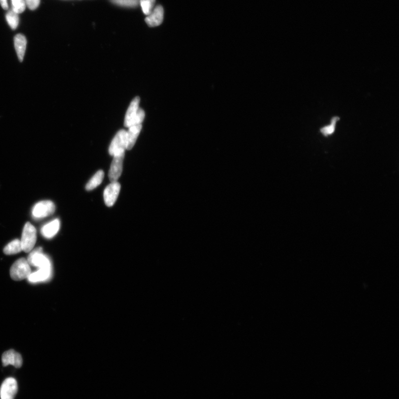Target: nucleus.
I'll return each mask as SVG.
<instances>
[{"label": "nucleus", "instance_id": "9", "mask_svg": "<svg viewBox=\"0 0 399 399\" xmlns=\"http://www.w3.org/2000/svg\"><path fill=\"white\" fill-rule=\"evenodd\" d=\"M140 98L135 97L130 103L128 110H127L125 119L124 125L129 128L131 125H135L136 118L138 115L139 109Z\"/></svg>", "mask_w": 399, "mask_h": 399}, {"label": "nucleus", "instance_id": "1", "mask_svg": "<svg viewBox=\"0 0 399 399\" xmlns=\"http://www.w3.org/2000/svg\"><path fill=\"white\" fill-rule=\"evenodd\" d=\"M30 266L27 260L24 258H20L11 267V277L17 281L28 279L32 273Z\"/></svg>", "mask_w": 399, "mask_h": 399}, {"label": "nucleus", "instance_id": "2", "mask_svg": "<svg viewBox=\"0 0 399 399\" xmlns=\"http://www.w3.org/2000/svg\"><path fill=\"white\" fill-rule=\"evenodd\" d=\"M37 240V231L30 222L26 223L22 235L21 243L23 251L29 253L32 250Z\"/></svg>", "mask_w": 399, "mask_h": 399}, {"label": "nucleus", "instance_id": "7", "mask_svg": "<svg viewBox=\"0 0 399 399\" xmlns=\"http://www.w3.org/2000/svg\"><path fill=\"white\" fill-rule=\"evenodd\" d=\"M18 390L16 380L13 378H8L4 380L0 388L1 399H14Z\"/></svg>", "mask_w": 399, "mask_h": 399}, {"label": "nucleus", "instance_id": "21", "mask_svg": "<svg viewBox=\"0 0 399 399\" xmlns=\"http://www.w3.org/2000/svg\"><path fill=\"white\" fill-rule=\"evenodd\" d=\"M111 1L117 5L134 7L138 5V0H111Z\"/></svg>", "mask_w": 399, "mask_h": 399}, {"label": "nucleus", "instance_id": "8", "mask_svg": "<svg viewBox=\"0 0 399 399\" xmlns=\"http://www.w3.org/2000/svg\"><path fill=\"white\" fill-rule=\"evenodd\" d=\"M121 190V185L117 182L111 183L105 188L104 191V200L105 204L108 207H111L115 204Z\"/></svg>", "mask_w": 399, "mask_h": 399}, {"label": "nucleus", "instance_id": "24", "mask_svg": "<svg viewBox=\"0 0 399 399\" xmlns=\"http://www.w3.org/2000/svg\"><path fill=\"white\" fill-rule=\"evenodd\" d=\"M0 3L3 9H8L7 0H0Z\"/></svg>", "mask_w": 399, "mask_h": 399}, {"label": "nucleus", "instance_id": "5", "mask_svg": "<svg viewBox=\"0 0 399 399\" xmlns=\"http://www.w3.org/2000/svg\"><path fill=\"white\" fill-rule=\"evenodd\" d=\"M124 155L125 152H122L113 156V160L108 174L109 180L112 183L117 182L121 177Z\"/></svg>", "mask_w": 399, "mask_h": 399}, {"label": "nucleus", "instance_id": "16", "mask_svg": "<svg viewBox=\"0 0 399 399\" xmlns=\"http://www.w3.org/2000/svg\"><path fill=\"white\" fill-rule=\"evenodd\" d=\"M23 251L21 241L16 239L6 246L3 252L7 255H15Z\"/></svg>", "mask_w": 399, "mask_h": 399}, {"label": "nucleus", "instance_id": "4", "mask_svg": "<svg viewBox=\"0 0 399 399\" xmlns=\"http://www.w3.org/2000/svg\"><path fill=\"white\" fill-rule=\"evenodd\" d=\"M127 147L126 131L121 130L116 134L109 148V153L114 156L122 152H125Z\"/></svg>", "mask_w": 399, "mask_h": 399}, {"label": "nucleus", "instance_id": "17", "mask_svg": "<svg viewBox=\"0 0 399 399\" xmlns=\"http://www.w3.org/2000/svg\"><path fill=\"white\" fill-rule=\"evenodd\" d=\"M104 177V173L102 170H99L96 172L93 177L87 183L86 188L87 191H91L94 189L98 186L103 182Z\"/></svg>", "mask_w": 399, "mask_h": 399}, {"label": "nucleus", "instance_id": "19", "mask_svg": "<svg viewBox=\"0 0 399 399\" xmlns=\"http://www.w3.org/2000/svg\"><path fill=\"white\" fill-rule=\"evenodd\" d=\"M155 0H140V5L145 15L148 16L152 12Z\"/></svg>", "mask_w": 399, "mask_h": 399}, {"label": "nucleus", "instance_id": "14", "mask_svg": "<svg viewBox=\"0 0 399 399\" xmlns=\"http://www.w3.org/2000/svg\"><path fill=\"white\" fill-rule=\"evenodd\" d=\"M14 43L17 55L20 62H23L27 45V40L23 34H18L15 37Z\"/></svg>", "mask_w": 399, "mask_h": 399}, {"label": "nucleus", "instance_id": "20", "mask_svg": "<svg viewBox=\"0 0 399 399\" xmlns=\"http://www.w3.org/2000/svg\"><path fill=\"white\" fill-rule=\"evenodd\" d=\"M339 120V117H333L332 120L331 125L325 127H323V128H322L321 129V133L324 136H328L329 135L332 134L333 132H334L336 123Z\"/></svg>", "mask_w": 399, "mask_h": 399}, {"label": "nucleus", "instance_id": "15", "mask_svg": "<svg viewBox=\"0 0 399 399\" xmlns=\"http://www.w3.org/2000/svg\"><path fill=\"white\" fill-rule=\"evenodd\" d=\"M52 274V270L38 269L36 272L31 273L28 278L30 282L36 283L45 281L50 278Z\"/></svg>", "mask_w": 399, "mask_h": 399}, {"label": "nucleus", "instance_id": "18", "mask_svg": "<svg viewBox=\"0 0 399 399\" xmlns=\"http://www.w3.org/2000/svg\"><path fill=\"white\" fill-rule=\"evenodd\" d=\"M6 20L8 25L12 30H15L19 25V18L18 14L14 10H10L6 15Z\"/></svg>", "mask_w": 399, "mask_h": 399}, {"label": "nucleus", "instance_id": "11", "mask_svg": "<svg viewBox=\"0 0 399 399\" xmlns=\"http://www.w3.org/2000/svg\"><path fill=\"white\" fill-rule=\"evenodd\" d=\"M164 20V9L160 5L157 6L146 19L147 25L150 27H156L163 23Z\"/></svg>", "mask_w": 399, "mask_h": 399}, {"label": "nucleus", "instance_id": "6", "mask_svg": "<svg viewBox=\"0 0 399 399\" xmlns=\"http://www.w3.org/2000/svg\"><path fill=\"white\" fill-rule=\"evenodd\" d=\"M55 210V205L51 201H42L34 205L32 215L35 218L46 217L53 214Z\"/></svg>", "mask_w": 399, "mask_h": 399}, {"label": "nucleus", "instance_id": "23", "mask_svg": "<svg viewBox=\"0 0 399 399\" xmlns=\"http://www.w3.org/2000/svg\"><path fill=\"white\" fill-rule=\"evenodd\" d=\"M26 5L30 8V10H35L38 7L40 0H24Z\"/></svg>", "mask_w": 399, "mask_h": 399}, {"label": "nucleus", "instance_id": "12", "mask_svg": "<svg viewBox=\"0 0 399 399\" xmlns=\"http://www.w3.org/2000/svg\"><path fill=\"white\" fill-rule=\"evenodd\" d=\"M126 131L127 137V150H131L133 148L137 141L138 136L142 130V125H133L129 127Z\"/></svg>", "mask_w": 399, "mask_h": 399}, {"label": "nucleus", "instance_id": "13", "mask_svg": "<svg viewBox=\"0 0 399 399\" xmlns=\"http://www.w3.org/2000/svg\"><path fill=\"white\" fill-rule=\"evenodd\" d=\"M60 227V221L56 218L42 227L41 234L46 239H51L58 233Z\"/></svg>", "mask_w": 399, "mask_h": 399}, {"label": "nucleus", "instance_id": "3", "mask_svg": "<svg viewBox=\"0 0 399 399\" xmlns=\"http://www.w3.org/2000/svg\"><path fill=\"white\" fill-rule=\"evenodd\" d=\"M30 266L36 267L38 269L52 270L49 258L43 253L42 247H38L30 253L27 259Z\"/></svg>", "mask_w": 399, "mask_h": 399}, {"label": "nucleus", "instance_id": "22", "mask_svg": "<svg viewBox=\"0 0 399 399\" xmlns=\"http://www.w3.org/2000/svg\"><path fill=\"white\" fill-rule=\"evenodd\" d=\"M12 10L17 14L23 12L26 8V3L24 0H12Z\"/></svg>", "mask_w": 399, "mask_h": 399}, {"label": "nucleus", "instance_id": "10", "mask_svg": "<svg viewBox=\"0 0 399 399\" xmlns=\"http://www.w3.org/2000/svg\"><path fill=\"white\" fill-rule=\"evenodd\" d=\"M2 362L4 367L12 365L16 368H21L23 363L21 354L12 349L7 350L3 354Z\"/></svg>", "mask_w": 399, "mask_h": 399}]
</instances>
